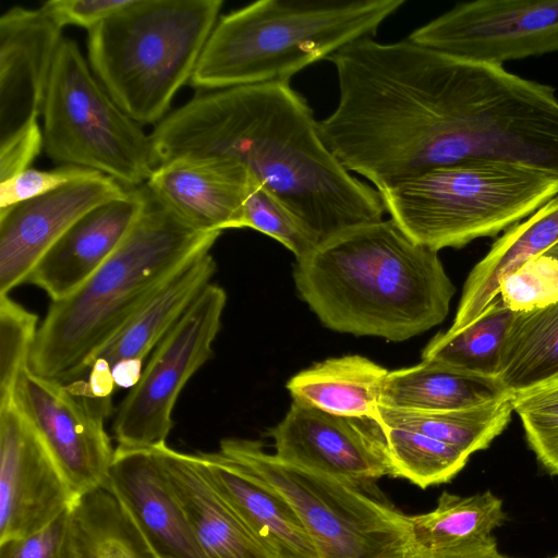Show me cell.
Here are the masks:
<instances>
[{
    "label": "cell",
    "mask_w": 558,
    "mask_h": 558,
    "mask_svg": "<svg viewBox=\"0 0 558 558\" xmlns=\"http://www.w3.org/2000/svg\"><path fill=\"white\" fill-rule=\"evenodd\" d=\"M158 166L182 157L231 158L274 195L317 244L383 220L379 192L347 170L290 82L201 90L150 133Z\"/></svg>",
    "instance_id": "1"
},
{
    "label": "cell",
    "mask_w": 558,
    "mask_h": 558,
    "mask_svg": "<svg viewBox=\"0 0 558 558\" xmlns=\"http://www.w3.org/2000/svg\"><path fill=\"white\" fill-rule=\"evenodd\" d=\"M296 290L328 328L403 341L445 320L456 288L438 252L390 218L360 225L296 259Z\"/></svg>",
    "instance_id": "2"
},
{
    "label": "cell",
    "mask_w": 558,
    "mask_h": 558,
    "mask_svg": "<svg viewBox=\"0 0 558 558\" xmlns=\"http://www.w3.org/2000/svg\"><path fill=\"white\" fill-rule=\"evenodd\" d=\"M221 232L197 230L148 191L112 256L75 292L52 302L29 357L36 374L80 381L100 348L179 270L209 253Z\"/></svg>",
    "instance_id": "3"
},
{
    "label": "cell",
    "mask_w": 558,
    "mask_h": 558,
    "mask_svg": "<svg viewBox=\"0 0 558 558\" xmlns=\"http://www.w3.org/2000/svg\"><path fill=\"white\" fill-rule=\"evenodd\" d=\"M404 0H259L219 17L190 83L213 90L290 82L304 68L373 37Z\"/></svg>",
    "instance_id": "4"
},
{
    "label": "cell",
    "mask_w": 558,
    "mask_h": 558,
    "mask_svg": "<svg viewBox=\"0 0 558 558\" xmlns=\"http://www.w3.org/2000/svg\"><path fill=\"white\" fill-rule=\"evenodd\" d=\"M222 0H131L88 31L89 66L138 124L159 123L191 81Z\"/></svg>",
    "instance_id": "5"
},
{
    "label": "cell",
    "mask_w": 558,
    "mask_h": 558,
    "mask_svg": "<svg viewBox=\"0 0 558 558\" xmlns=\"http://www.w3.org/2000/svg\"><path fill=\"white\" fill-rule=\"evenodd\" d=\"M414 242L438 252L494 236L558 194V174L517 163L438 167L378 191Z\"/></svg>",
    "instance_id": "6"
},
{
    "label": "cell",
    "mask_w": 558,
    "mask_h": 558,
    "mask_svg": "<svg viewBox=\"0 0 558 558\" xmlns=\"http://www.w3.org/2000/svg\"><path fill=\"white\" fill-rule=\"evenodd\" d=\"M222 454L280 493L322 558H413L407 514L373 493L280 460L258 440L227 438Z\"/></svg>",
    "instance_id": "7"
},
{
    "label": "cell",
    "mask_w": 558,
    "mask_h": 558,
    "mask_svg": "<svg viewBox=\"0 0 558 558\" xmlns=\"http://www.w3.org/2000/svg\"><path fill=\"white\" fill-rule=\"evenodd\" d=\"M44 148L57 162L96 170L128 187L158 167L150 134L109 96L74 39L63 38L43 105Z\"/></svg>",
    "instance_id": "8"
},
{
    "label": "cell",
    "mask_w": 558,
    "mask_h": 558,
    "mask_svg": "<svg viewBox=\"0 0 558 558\" xmlns=\"http://www.w3.org/2000/svg\"><path fill=\"white\" fill-rule=\"evenodd\" d=\"M226 302V291L208 283L157 344L117 412L113 432L118 445L154 448L167 444L182 389L213 355Z\"/></svg>",
    "instance_id": "9"
},
{
    "label": "cell",
    "mask_w": 558,
    "mask_h": 558,
    "mask_svg": "<svg viewBox=\"0 0 558 558\" xmlns=\"http://www.w3.org/2000/svg\"><path fill=\"white\" fill-rule=\"evenodd\" d=\"M408 39L451 57L499 65L558 51V0L459 3Z\"/></svg>",
    "instance_id": "10"
},
{
    "label": "cell",
    "mask_w": 558,
    "mask_h": 558,
    "mask_svg": "<svg viewBox=\"0 0 558 558\" xmlns=\"http://www.w3.org/2000/svg\"><path fill=\"white\" fill-rule=\"evenodd\" d=\"M14 401L76 498L105 486L116 449L105 429L106 416L93 402L29 365L19 376Z\"/></svg>",
    "instance_id": "11"
},
{
    "label": "cell",
    "mask_w": 558,
    "mask_h": 558,
    "mask_svg": "<svg viewBox=\"0 0 558 558\" xmlns=\"http://www.w3.org/2000/svg\"><path fill=\"white\" fill-rule=\"evenodd\" d=\"M268 434L276 457L308 471L361 487L392 476L385 432L376 418L335 415L292 401Z\"/></svg>",
    "instance_id": "12"
},
{
    "label": "cell",
    "mask_w": 558,
    "mask_h": 558,
    "mask_svg": "<svg viewBox=\"0 0 558 558\" xmlns=\"http://www.w3.org/2000/svg\"><path fill=\"white\" fill-rule=\"evenodd\" d=\"M76 499L15 404H0V543L29 535Z\"/></svg>",
    "instance_id": "13"
},
{
    "label": "cell",
    "mask_w": 558,
    "mask_h": 558,
    "mask_svg": "<svg viewBox=\"0 0 558 558\" xmlns=\"http://www.w3.org/2000/svg\"><path fill=\"white\" fill-rule=\"evenodd\" d=\"M129 190L98 174L0 208V295L26 282L40 257L82 216Z\"/></svg>",
    "instance_id": "14"
},
{
    "label": "cell",
    "mask_w": 558,
    "mask_h": 558,
    "mask_svg": "<svg viewBox=\"0 0 558 558\" xmlns=\"http://www.w3.org/2000/svg\"><path fill=\"white\" fill-rule=\"evenodd\" d=\"M217 270L207 253L173 275L124 325L106 342L89 362L80 381L65 384L69 389L111 411L116 389L112 368L131 362H143L180 320Z\"/></svg>",
    "instance_id": "15"
},
{
    "label": "cell",
    "mask_w": 558,
    "mask_h": 558,
    "mask_svg": "<svg viewBox=\"0 0 558 558\" xmlns=\"http://www.w3.org/2000/svg\"><path fill=\"white\" fill-rule=\"evenodd\" d=\"M62 27L41 8L0 16V142L38 120Z\"/></svg>",
    "instance_id": "16"
},
{
    "label": "cell",
    "mask_w": 558,
    "mask_h": 558,
    "mask_svg": "<svg viewBox=\"0 0 558 558\" xmlns=\"http://www.w3.org/2000/svg\"><path fill=\"white\" fill-rule=\"evenodd\" d=\"M104 487L157 558H206L151 448L118 445Z\"/></svg>",
    "instance_id": "17"
},
{
    "label": "cell",
    "mask_w": 558,
    "mask_h": 558,
    "mask_svg": "<svg viewBox=\"0 0 558 558\" xmlns=\"http://www.w3.org/2000/svg\"><path fill=\"white\" fill-rule=\"evenodd\" d=\"M252 175L223 157H182L159 165L145 183L150 194L191 227L208 232L243 228Z\"/></svg>",
    "instance_id": "18"
},
{
    "label": "cell",
    "mask_w": 558,
    "mask_h": 558,
    "mask_svg": "<svg viewBox=\"0 0 558 558\" xmlns=\"http://www.w3.org/2000/svg\"><path fill=\"white\" fill-rule=\"evenodd\" d=\"M147 198L143 184L86 213L40 257L27 282L44 290L52 302L71 295L119 248Z\"/></svg>",
    "instance_id": "19"
},
{
    "label": "cell",
    "mask_w": 558,
    "mask_h": 558,
    "mask_svg": "<svg viewBox=\"0 0 558 558\" xmlns=\"http://www.w3.org/2000/svg\"><path fill=\"white\" fill-rule=\"evenodd\" d=\"M194 454L214 489L276 558H322L280 493L220 451Z\"/></svg>",
    "instance_id": "20"
},
{
    "label": "cell",
    "mask_w": 558,
    "mask_h": 558,
    "mask_svg": "<svg viewBox=\"0 0 558 558\" xmlns=\"http://www.w3.org/2000/svg\"><path fill=\"white\" fill-rule=\"evenodd\" d=\"M151 449L206 558H276L214 489L194 453L167 444Z\"/></svg>",
    "instance_id": "21"
},
{
    "label": "cell",
    "mask_w": 558,
    "mask_h": 558,
    "mask_svg": "<svg viewBox=\"0 0 558 558\" xmlns=\"http://www.w3.org/2000/svg\"><path fill=\"white\" fill-rule=\"evenodd\" d=\"M558 243V196L512 226L470 271L449 332L474 322L499 295L500 281Z\"/></svg>",
    "instance_id": "22"
},
{
    "label": "cell",
    "mask_w": 558,
    "mask_h": 558,
    "mask_svg": "<svg viewBox=\"0 0 558 558\" xmlns=\"http://www.w3.org/2000/svg\"><path fill=\"white\" fill-rule=\"evenodd\" d=\"M512 396L497 377L474 374L436 360L386 375L379 405L410 411H452Z\"/></svg>",
    "instance_id": "23"
},
{
    "label": "cell",
    "mask_w": 558,
    "mask_h": 558,
    "mask_svg": "<svg viewBox=\"0 0 558 558\" xmlns=\"http://www.w3.org/2000/svg\"><path fill=\"white\" fill-rule=\"evenodd\" d=\"M388 372L361 355L332 357L294 375L287 389L292 401L330 414L376 418Z\"/></svg>",
    "instance_id": "24"
},
{
    "label": "cell",
    "mask_w": 558,
    "mask_h": 558,
    "mask_svg": "<svg viewBox=\"0 0 558 558\" xmlns=\"http://www.w3.org/2000/svg\"><path fill=\"white\" fill-rule=\"evenodd\" d=\"M413 549L432 554L492 536L507 519L502 500L490 490L470 496L442 492L435 509L408 515Z\"/></svg>",
    "instance_id": "25"
},
{
    "label": "cell",
    "mask_w": 558,
    "mask_h": 558,
    "mask_svg": "<svg viewBox=\"0 0 558 558\" xmlns=\"http://www.w3.org/2000/svg\"><path fill=\"white\" fill-rule=\"evenodd\" d=\"M558 374V302L513 312L505 335L497 378L513 395Z\"/></svg>",
    "instance_id": "26"
},
{
    "label": "cell",
    "mask_w": 558,
    "mask_h": 558,
    "mask_svg": "<svg viewBox=\"0 0 558 558\" xmlns=\"http://www.w3.org/2000/svg\"><path fill=\"white\" fill-rule=\"evenodd\" d=\"M512 396L452 411H410L378 407L377 421L386 427L416 432L442 441L469 457L487 449L508 426Z\"/></svg>",
    "instance_id": "27"
},
{
    "label": "cell",
    "mask_w": 558,
    "mask_h": 558,
    "mask_svg": "<svg viewBox=\"0 0 558 558\" xmlns=\"http://www.w3.org/2000/svg\"><path fill=\"white\" fill-rule=\"evenodd\" d=\"M71 517L76 558H157L105 487L78 496Z\"/></svg>",
    "instance_id": "28"
},
{
    "label": "cell",
    "mask_w": 558,
    "mask_h": 558,
    "mask_svg": "<svg viewBox=\"0 0 558 558\" xmlns=\"http://www.w3.org/2000/svg\"><path fill=\"white\" fill-rule=\"evenodd\" d=\"M513 312L500 294L471 324L457 332H439L422 360H436L487 377H497L501 344Z\"/></svg>",
    "instance_id": "29"
},
{
    "label": "cell",
    "mask_w": 558,
    "mask_h": 558,
    "mask_svg": "<svg viewBox=\"0 0 558 558\" xmlns=\"http://www.w3.org/2000/svg\"><path fill=\"white\" fill-rule=\"evenodd\" d=\"M383 428L392 465V477L405 478L421 488L450 482L470 458L426 435L386 426Z\"/></svg>",
    "instance_id": "30"
},
{
    "label": "cell",
    "mask_w": 558,
    "mask_h": 558,
    "mask_svg": "<svg viewBox=\"0 0 558 558\" xmlns=\"http://www.w3.org/2000/svg\"><path fill=\"white\" fill-rule=\"evenodd\" d=\"M511 400L537 461L558 476V374L514 392Z\"/></svg>",
    "instance_id": "31"
},
{
    "label": "cell",
    "mask_w": 558,
    "mask_h": 558,
    "mask_svg": "<svg viewBox=\"0 0 558 558\" xmlns=\"http://www.w3.org/2000/svg\"><path fill=\"white\" fill-rule=\"evenodd\" d=\"M38 317L12 300L0 295V404L14 400V390L29 357L38 331Z\"/></svg>",
    "instance_id": "32"
},
{
    "label": "cell",
    "mask_w": 558,
    "mask_h": 558,
    "mask_svg": "<svg viewBox=\"0 0 558 558\" xmlns=\"http://www.w3.org/2000/svg\"><path fill=\"white\" fill-rule=\"evenodd\" d=\"M243 228L257 230L277 240L296 259L303 258L318 245L300 221L253 175L244 203Z\"/></svg>",
    "instance_id": "33"
},
{
    "label": "cell",
    "mask_w": 558,
    "mask_h": 558,
    "mask_svg": "<svg viewBox=\"0 0 558 558\" xmlns=\"http://www.w3.org/2000/svg\"><path fill=\"white\" fill-rule=\"evenodd\" d=\"M504 304L512 312H526L558 302V260L538 255L506 276L499 286Z\"/></svg>",
    "instance_id": "34"
},
{
    "label": "cell",
    "mask_w": 558,
    "mask_h": 558,
    "mask_svg": "<svg viewBox=\"0 0 558 558\" xmlns=\"http://www.w3.org/2000/svg\"><path fill=\"white\" fill-rule=\"evenodd\" d=\"M71 506L40 530L0 543V558H76Z\"/></svg>",
    "instance_id": "35"
},
{
    "label": "cell",
    "mask_w": 558,
    "mask_h": 558,
    "mask_svg": "<svg viewBox=\"0 0 558 558\" xmlns=\"http://www.w3.org/2000/svg\"><path fill=\"white\" fill-rule=\"evenodd\" d=\"M102 174L96 170L63 165L51 170L27 169L0 183V208L33 199L77 181Z\"/></svg>",
    "instance_id": "36"
},
{
    "label": "cell",
    "mask_w": 558,
    "mask_h": 558,
    "mask_svg": "<svg viewBox=\"0 0 558 558\" xmlns=\"http://www.w3.org/2000/svg\"><path fill=\"white\" fill-rule=\"evenodd\" d=\"M130 2L131 0H49L40 8L62 28L75 25L89 31Z\"/></svg>",
    "instance_id": "37"
},
{
    "label": "cell",
    "mask_w": 558,
    "mask_h": 558,
    "mask_svg": "<svg viewBox=\"0 0 558 558\" xmlns=\"http://www.w3.org/2000/svg\"><path fill=\"white\" fill-rule=\"evenodd\" d=\"M43 148L44 135L38 122L0 142V183L29 169Z\"/></svg>",
    "instance_id": "38"
},
{
    "label": "cell",
    "mask_w": 558,
    "mask_h": 558,
    "mask_svg": "<svg viewBox=\"0 0 558 558\" xmlns=\"http://www.w3.org/2000/svg\"><path fill=\"white\" fill-rule=\"evenodd\" d=\"M413 558H512L500 553L497 542L492 535L454 548L432 553L416 554Z\"/></svg>",
    "instance_id": "39"
},
{
    "label": "cell",
    "mask_w": 558,
    "mask_h": 558,
    "mask_svg": "<svg viewBox=\"0 0 558 558\" xmlns=\"http://www.w3.org/2000/svg\"><path fill=\"white\" fill-rule=\"evenodd\" d=\"M544 254H547L558 260V243L555 244L553 247H550L547 252Z\"/></svg>",
    "instance_id": "40"
},
{
    "label": "cell",
    "mask_w": 558,
    "mask_h": 558,
    "mask_svg": "<svg viewBox=\"0 0 558 558\" xmlns=\"http://www.w3.org/2000/svg\"><path fill=\"white\" fill-rule=\"evenodd\" d=\"M551 558H558V555H556V556H554V557H551Z\"/></svg>",
    "instance_id": "41"
}]
</instances>
